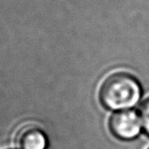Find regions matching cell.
Listing matches in <instances>:
<instances>
[{
    "label": "cell",
    "instance_id": "3957f363",
    "mask_svg": "<svg viewBox=\"0 0 149 149\" xmlns=\"http://www.w3.org/2000/svg\"><path fill=\"white\" fill-rule=\"evenodd\" d=\"M16 145L17 149H48L49 139L40 127L27 125L17 133Z\"/></svg>",
    "mask_w": 149,
    "mask_h": 149
},
{
    "label": "cell",
    "instance_id": "6da1fadb",
    "mask_svg": "<svg viewBox=\"0 0 149 149\" xmlns=\"http://www.w3.org/2000/svg\"><path fill=\"white\" fill-rule=\"evenodd\" d=\"M141 86L127 72H116L104 79L100 86L99 100L104 107L113 111L128 110L140 102Z\"/></svg>",
    "mask_w": 149,
    "mask_h": 149
},
{
    "label": "cell",
    "instance_id": "7a4b0ae2",
    "mask_svg": "<svg viewBox=\"0 0 149 149\" xmlns=\"http://www.w3.org/2000/svg\"><path fill=\"white\" fill-rule=\"evenodd\" d=\"M140 116L134 110L115 112L110 117L108 127L115 138L123 141H130L138 137L141 130Z\"/></svg>",
    "mask_w": 149,
    "mask_h": 149
},
{
    "label": "cell",
    "instance_id": "277c9868",
    "mask_svg": "<svg viewBox=\"0 0 149 149\" xmlns=\"http://www.w3.org/2000/svg\"><path fill=\"white\" fill-rule=\"evenodd\" d=\"M139 116L144 131L149 135V98H147L141 105Z\"/></svg>",
    "mask_w": 149,
    "mask_h": 149
}]
</instances>
